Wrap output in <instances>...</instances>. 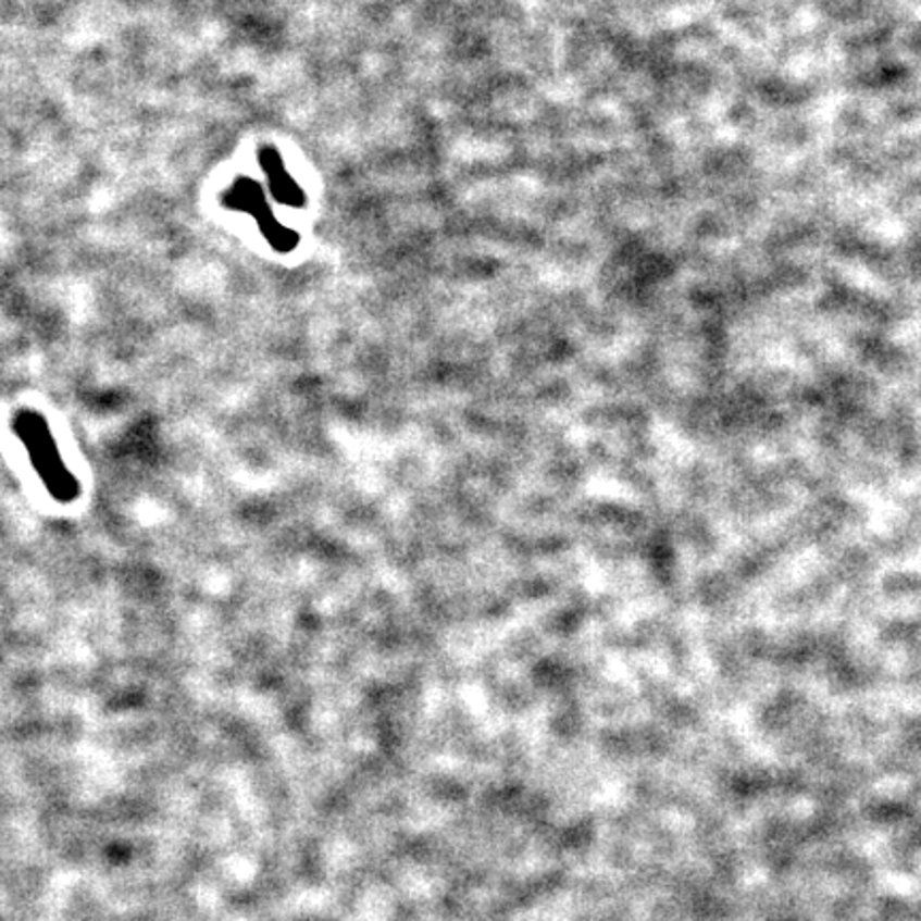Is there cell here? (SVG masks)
Here are the masks:
<instances>
[{
    "label": "cell",
    "instance_id": "cell-2",
    "mask_svg": "<svg viewBox=\"0 0 921 921\" xmlns=\"http://www.w3.org/2000/svg\"><path fill=\"white\" fill-rule=\"evenodd\" d=\"M270 169V175H272L273 179V192L282 199V201H288V203H293V206H299L301 201H303V195H301V190L295 186V182L284 173V169L279 166V163L275 164V171H273L272 166H267Z\"/></svg>",
    "mask_w": 921,
    "mask_h": 921
},
{
    "label": "cell",
    "instance_id": "cell-1",
    "mask_svg": "<svg viewBox=\"0 0 921 921\" xmlns=\"http://www.w3.org/2000/svg\"><path fill=\"white\" fill-rule=\"evenodd\" d=\"M17 432L22 435V439L26 441L30 455H33V463H37L41 476L46 478V483L54 490L58 497H73L75 495V481L71 474H66V470L60 463V457L55 452L54 439L50 437V432L46 427V423L39 416L33 414H24L20 419Z\"/></svg>",
    "mask_w": 921,
    "mask_h": 921
}]
</instances>
